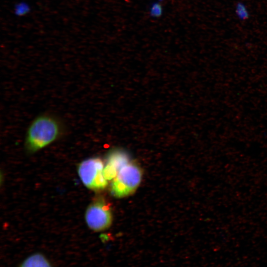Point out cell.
<instances>
[{
	"mask_svg": "<svg viewBox=\"0 0 267 267\" xmlns=\"http://www.w3.org/2000/svg\"><path fill=\"white\" fill-rule=\"evenodd\" d=\"M66 126L58 116L44 113L36 116L29 124L26 133V150L34 153L52 143L63 135Z\"/></svg>",
	"mask_w": 267,
	"mask_h": 267,
	"instance_id": "cell-1",
	"label": "cell"
},
{
	"mask_svg": "<svg viewBox=\"0 0 267 267\" xmlns=\"http://www.w3.org/2000/svg\"><path fill=\"white\" fill-rule=\"evenodd\" d=\"M141 170L134 163H128L122 168L111 183V192L117 197L126 196L134 191L139 184Z\"/></svg>",
	"mask_w": 267,
	"mask_h": 267,
	"instance_id": "cell-2",
	"label": "cell"
},
{
	"mask_svg": "<svg viewBox=\"0 0 267 267\" xmlns=\"http://www.w3.org/2000/svg\"><path fill=\"white\" fill-rule=\"evenodd\" d=\"M104 169L102 160L92 158L83 161L78 168V174L82 182L88 188L92 190L104 188L107 180L103 174Z\"/></svg>",
	"mask_w": 267,
	"mask_h": 267,
	"instance_id": "cell-3",
	"label": "cell"
},
{
	"mask_svg": "<svg viewBox=\"0 0 267 267\" xmlns=\"http://www.w3.org/2000/svg\"><path fill=\"white\" fill-rule=\"evenodd\" d=\"M85 219L88 226L95 231L108 228L112 222L110 207L102 198L95 199L88 207Z\"/></svg>",
	"mask_w": 267,
	"mask_h": 267,
	"instance_id": "cell-4",
	"label": "cell"
},
{
	"mask_svg": "<svg viewBox=\"0 0 267 267\" xmlns=\"http://www.w3.org/2000/svg\"><path fill=\"white\" fill-rule=\"evenodd\" d=\"M130 157L127 152L120 149L112 150L107 156L106 165L103 174L107 180L113 179L120 170L129 163Z\"/></svg>",
	"mask_w": 267,
	"mask_h": 267,
	"instance_id": "cell-5",
	"label": "cell"
},
{
	"mask_svg": "<svg viewBox=\"0 0 267 267\" xmlns=\"http://www.w3.org/2000/svg\"><path fill=\"white\" fill-rule=\"evenodd\" d=\"M19 267H53L47 258L42 253H34L27 257Z\"/></svg>",
	"mask_w": 267,
	"mask_h": 267,
	"instance_id": "cell-6",
	"label": "cell"
},
{
	"mask_svg": "<svg viewBox=\"0 0 267 267\" xmlns=\"http://www.w3.org/2000/svg\"><path fill=\"white\" fill-rule=\"evenodd\" d=\"M163 13V7L162 3L159 1L153 2L149 8L150 16L154 18L161 17Z\"/></svg>",
	"mask_w": 267,
	"mask_h": 267,
	"instance_id": "cell-7",
	"label": "cell"
},
{
	"mask_svg": "<svg viewBox=\"0 0 267 267\" xmlns=\"http://www.w3.org/2000/svg\"><path fill=\"white\" fill-rule=\"evenodd\" d=\"M235 13L237 16L241 20H245L249 17L248 10L246 5L242 2L236 4Z\"/></svg>",
	"mask_w": 267,
	"mask_h": 267,
	"instance_id": "cell-8",
	"label": "cell"
},
{
	"mask_svg": "<svg viewBox=\"0 0 267 267\" xmlns=\"http://www.w3.org/2000/svg\"><path fill=\"white\" fill-rule=\"evenodd\" d=\"M29 6L27 3L20 2L17 4L15 7V12L19 15H24L29 10Z\"/></svg>",
	"mask_w": 267,
	"mask_h": 267,
	"instance_id": "cell-9",
	"label": "cell"
}]
</instances>
